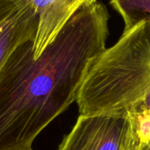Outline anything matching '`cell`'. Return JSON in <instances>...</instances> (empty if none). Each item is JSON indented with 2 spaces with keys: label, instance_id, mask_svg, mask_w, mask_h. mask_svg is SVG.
<instances>
[{
  "label": "cell",
  "instance_id": "6",
  "mask_svg": "<svg viewBox=\"0 0 150 150\" xmlns=\"http://www.w3.org/2000/svg\"><path fill=\"white\" fill-rule=\"evenodd\" d=\"M133 134L142 148H150V87L124 112Z\"/></svg>",
  "mask_w": 150,
  "mask_h": 150
},
{
  "label": "cell",
  "instance_id": "3",
  "mask_svg": "<svg viewBox=\"0 0 150 150\" xmlns=\"http://www.w3.org/2000/svg\"><path fill=\"white\" fill-rule=\"evenodd\" d=\"M57 150H142L123 113L79 115Z\"/></svg>",
  "mask_w": 150,
  "mask_h": 150
},
{
  "label": "cell",
  "instance_id": "4",
  "mask_svg": "<svg viewBox=\"0 0 150 150\" xmlns=\"http://www.w3.org/2000/svg\"><path fill=\"white\" fill-rule=\"evenodd\" d=\"M37 24L27 0H0V69L19 45L34 39Z\"/></svg>",
  "mask_w": 150,
  "mask_h": 150
},
{
  "label": "cell",
  "instance_id": "5",
  "mask_svg": "<svg viewBox=\"0 0 150 150\" xmlns=\"http://www.w3.org/2000/svg\"><path fill=\"white\" fill-rule=\"evenodd\" d=\"M37 15L33 55L37 58L54 40L69 20L84 5L97 0H27Z\"/></svg>",
  "mask_w": 150,
  "mask_h": 150
},
{
  "label": "cell",
  "instance_id": "8",
  "mask_svg": "<svg viewBox=\"0 0 150 150\" xmlns=\"http://www.w3.org/2000/svg\"><path fill=\"white\" fill-rule=\"evenodd\" d=\"M142 150H150L149 147H145V148H142Z\"/></svg>",
  "mask_w": 150,
  "mask_h": 150
},
{
  "label": "cell",
  "instance_id": "2",
  "mask_svg": "<svg viewBox=\"0 0 150 150\" xmlns=\"http://www.w3.org/2000/svg\"><path fill=\"white\" fill-rule=\"evenodd\" d=\"M150 87V23L124 31L93 62L80 88V115L121 113Z\"/></svg>",
  "mask_w": 150,
  "mask_h": 150
},
{
  "label": "cell",
  "instance_id": "1",
  "mask_svg": "<svg viewBox=\"0 0 150 150\" xmlns=\"http://www.w3.org/2000/svg\"><path fill=\"white\" fill-rule=\"evenodd\" d=\"M109 13L83 6L35 58L33 40L0 69V150H33L38 135L76 101L93 62L105 50Z\"/></svg>",
  "mask_w": 150,
  "mask_h": 150
},
{
  "label": "cell",
  "instance_id": "7",
  "mask_svg": "<svg viewBox=\"0 0 150 150\" xmlns=\"http://www.w3.org/2000/svg\"><path fill=\"white\" fill-rule=\"evenodd\" d=\"M111 5L124 20V31L142 23H150V0H111Z\"/></svg>",
  "mask_w": 150,
  "mask_h": 150
}]
</instances>
